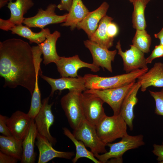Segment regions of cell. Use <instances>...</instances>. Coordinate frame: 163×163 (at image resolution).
<instances>
[{
  "label": "cell",
  "instance_id": "obj_1",
  "mask_svg": "<svg viewBox=\"0 0 163 163\" xmlns=\"http://www.w3.org/2000/svg\"><path fill=\"white\" fill-rule=\"evenodd\" d=\"M36 74L32 47L28 43L15 38L0 42V75L5 80L4 87L21 86L32 95Z\"/></svg>",
  "mask_w": 163,
  "mask_h": 163
},
{
  "label": "cell",
  "instance_id": "obj_2",
  "mask_svg": "<svg viewBox=\"0 0 163 163\" xmlns=\"http://www.w3.org/2000/svg\"><path fill=\"white\" fill-rule=\"evenodd\" d=\"M148 68L139 69L130 72L109 77H103L88 74L83 76L86 90L105 89L124 86L135 81L147 72Z\"/></svg>",
  "mask_w": 163,
  "mask_h": 163
},
{
  "label": "cell",
  "instance_id": "obj_3",
  "mask_svg": "<svg viewBox=\"0 0 163 163\" xmlns=\"http://www.w3.org/2000/svg\"><path fill=\"white\" fill-rule=\"evenodd\" d=\"M127 125L121 116L106 115L96 126L97 135L106 145L128 134Z\"/></svg>",
  "mask_w": 163,
  "mask_h": 163
},
{
  "label": "cell",
  "instance_id": "obj_4",
  "mask_svg": "<svg viewBox=\"0 0 163 163\" xmlns=\"http://www.w3.org/2000/svg\"><path fill=\"white\" fill-rule=\"evenodd\" d=\"M82 92L72 91L63 96L60 103L71 128L74 130L85 119L82 102Z\"/></svg>",
  "mask_w": 163,
  "mask_h": 163
},
{
  "label": "cell",
  "instance_id": "obj_5",
  "mask_svg": "<svg viewBox=\"0 0 163 163\" xmlns=\"http://www.w3.org/2000/svg\"><path fill=\"white\" fill-rule=\"evenodd\" d=\"M145 144L142 135L132 136L127 134L122 137L118 142L107 144L106 146L110 148L108 152L94 156L101 163H105L110 158H122L123 155L127 151L137 148Z\"/></svg>",
  "mask_w": 163,
  "mask_h": 163
},
{
  "label": "cell",
  "instance_id": "obj_6",
  "mask_svg": "<svg viewBox=\"0 0 163 163\" xmlns=\"http://www.w3.org/2000/svg\"><path fill=\"white\" fill-rule=\"evenodd\" d=\"M72 133L77 139L82 141L86 147L90 149L94 155L107 152L106 145L99 137L95 126L86 120L73 130Z\"/></svg>",
  "mask_w": 163,
  "mask_h": 163
},
{
  "label": "cell",
  "instance_id": "obj_7",
  "mask_svg": "<svg viewBox=\"0 0 163 163\" xmlns=\"http://www.w3.org/2000/svg\"><path fill=\"white\" fill-rule=\"evenodd\" d=\"M135 81L123 86L105 89H88L84 91L94 94L108 104L112 109L113 115L120 114L121 107L126 95Z\"/></svg>",
  "mask_w": 163,
  "mask_h": 163
},
{
  "label": "cell",
  "instance_id": "obj_8",
  "mask_svg": "<svg viewBox=\"0 0 163 163\" xmlns=\"http://www.w3.org/2000/svg\"><path fill=\"white\" fill-rule=\"evenodd\" d=\"M57 7L55 4H50L45 10L39 8L35 16L25 18L23 24L29 28H39L42 29L50 24L63 23L66 21L67 13L62 15H57L55 12Z\"/></svg>",
  "mask_w": 163,
  "mask_h": 163
},
{
  "label": "cell",
  "instance_id": "obj_9",
  "mask_svg": "<svg viewBox=\"0 0 163 163\" xmlns=\"http://www.w3.org/2000/svg\"><path fill=\"white\" fill-rule=\"evenodd\" d=\"M82 102L85 119L96 126L106 115L103 106L104 101L92 93L84 91Z\"/></svg>",
  "mask_w": 163,
  "mask_h": 163
},
{
  "label": "cell",
  "instance_id": "obj_10",
  "mask_svg": "<svg viewBox=\"0 0 163 163\" xmlns=\"http://www.w3.org/2000/svg\"><path fill=\"white\" fill-rule=\"evenodd\" d=\"M9 0L8 8L10 11V17L7 20L0 18V28L3 30H11L15 26L22 24L24 15L34 5L33 0Z\"/></svg>",
  "mask_w": 163,
  "mask_h": 163
},
{
  "label": "cell",
  "instance_id": "obj_11",
  "mask_svg": "<svg viewBox=\"0 0 163 163\" xmlns=\"http://www.w3.org/2000/svg\"><path fill=\"white\" fill-rule=\"evenodd\" d=\"M49 99L48 97L43 100L41 107L34 120L38 133L45 137L52 145H55L56 140L50 132V128L54 121L51 110L53 103L49 104Z\"/></svg>",
  "mask_w": 163,
  "mask_h": 163
},
{
  "label": "cell",
  "instance_id": "obj_12",
  "mask_svg": "<svg viewBox=\"0 0 163 163\" xmlns=\"http://www.w3.org/2000/svg\"><path fill=\"white\" fill-rule=\"evenodd\" d=\"M55 64L62 77H78L79 76L78 70L82 68H89L94 72H98L100 69L99 67L93 63L82 61L77 55L71 57H60Z\"/></svg>",
  "mask_w": 163,
  "mask_h": 163
},
{
  "label": "cell",
  "instance_id": "obj_13",
  "mask_svg": "<svg viewBox=\"0 0 163 163\" xmlns=\"http://www.w3.org/2000/svg\"><path fill=\"white\" fill-rule=\"evenodd\" d=\"M125 51H122L120 41L116 46L118 54L122 57L123 62V70L129 73L139 69L148 68L144 53L133 45Z\"/></svg>",
  "mask_w": 163,
  "mask_h": 163
},
{
  "label": "cell",
  "instance_id": "obj_14",
  "mask_svg": "<svg viewBox=\"0 0 163 163\" xmlns=\"http://www.w3.org/2000/svg\"><path fill=\"white\" fill-rule=\"evenodd\" d=\"M84 43L90 51L92 57L93 63L103 69H106L112 72L111 62H113L117 51L115 50H109L90 40L84 41Z\"/></svg>",
  "mask_w": 163,
  "mask_h": 163
},
{
  "label": "cell",
  "instance_id": "obj_15",
  "mask_svg": "<svg viewBox=\"0 0 163 163\" xmlns=\"http://www.w3.org/2000/svg\"><path fill=\"white\" fill-rule=\"evenodd\" d=\"M50 85L51 88L50 97H52L56 90L61 91L68 89L69 91H75L81 92L86 90L83 77L79 75L76 77H62L53 78L44 75L40 73L39 75Z\"/></svg>",
  "mask_w": 163,
  "mask_h": 163
},
{
  "label": "cell",
  "instance_id": "obj_16",
  "mask_svg": "<svg viewBox=\"0 0 163 163\" xmlns=\"http://www.w3.org/2000/svg\"><path fill=\"white\" fill-rule=\"evenodd\" d=\"M31 121L27 113L17 110L8 118L6 123L12 136L18 140H23L28 133Z\"/></svg>",
  "mask_w": 163,
  "mask_h": 163
},
{
  "label": "cell",
  "instance_id": "obj_17",
  "mask_svg": "<svg viewBox=\"0 0 163 163\" xmlns=\"http://www.w3.org/2000/svg\"><path fill=\"white\" fill-rule=\"evenodd\" d=\"M35 144L39 151L38 163H46L56 158L70 159L74 155L73 152L57 151L52 147V145L45 137L37 133Z\"/></svg>",
  "mask_w": 163,
  "mask_h": 163
},
{
  "label": "cell",
  "instance_id": "obj_18",
  "mask_svg": "<svg viewBox=\"0 0 163 163\" xmlns=\"http://www.w3.org/2000/svg\"><path fill=\"white\" fill-rule=\"evenodd\" d=\"M140 87L139 82L135 83L124 99L120 110L119 114L131 131L133 130V121L135 117L133 109L138 101L137 95Z\"/></svg>",
  "mask_w": 163,
  "mask_h": 163
},
{
  "label": "cell",
  "instance_id": "obj_19",
  "mask_svg": "<svg viewBox=\"0 0 163 163\" xmlns=\"http://www.w3.org/2000/svg\"><path fill=\"white\" fill-rule=\"evenodd\" d=\"M108 3L104 2L97 9L89 12L85 18L77 25L78 29L83 30L89 39L97 30L102 18L105 15L108 9Z\"/></svg>",
  "mask_w": 163,
  "mask_h": 163
},
{
  "label": "cell",
  "instance_id": "obj_20",
  "mask_svg": "<svg viewBox=\"0 0 163 163\" xmlns=\"http://www.w3.org/2000/svg\"><path fill=\"white\" fill-rule=\"evenodd\" d=\"M137 79L142 92L150 86L163 87V63H155L152 68Z\"/></svg>",
  "mask_w": 163,
  "mask_h": 163
},
{
  "label": "cell",
  "instance_id": "obj_21",
  "mask_svg": "<svg viewBox=\"0 0 163 163\" xmlns=\"http://www.w3.org/2000/svg\"><path fill=\"white\" fill-rule=\"evenodd\" d=\"M60 36V33L55 30L52 34H47L46 40L38 45L43 55V63L45 65L52 62L55 63L60 58V56L56 51V43Z\"/></svg>",
  "mask_w": 163,
  "mask_h": 163
},
{
  "label": "cell",
  "instance_id": "obj_22",
  "mask_svg": "<svg viewBox=\"0 0 163 163\" xmlns=\"http://www.w3.org/2000/svg\"><path fill=\"white\" fill-rule=\"evenodd\" d=\"M38 131L34 119H31L28 133L22 141L23 149L21 163H34L36 154L34 152V145Z\"/></svg>",
  "mask_w": 163,
  "mask_h": 163
},
{
  "label": "cell",
  "instance_id": "obj_23",
  "mask_svg": "<svg viewBox=\"0 0 163 163\" xmlns=\"http://www.w3.org/2000/svg\"><path fill=\"white\" fill-rule=\"evenodd\" d=\"M89 12L82 0H72L66 21L61 25L62 26H70L71 30H72L76 27L77 24L85 18Z\"/></svg>",
  "mask_w": 163,
  "mask_h": 163
},
{
  "label": "cell",
  "instance_id": "obj_24",
  "mask_svg": "<svg viewBox=\"0 0 163 163\" xmlns=\"http://www.w3.org/2000/svg\"><path fill=\"white\" fill-rule=\"evenodd\" d=\"M111 17L105 15L100 21L98 26L94 33L89 38L99 45L108 49L113 45L114 38L109 37L107 32L108 24L113 20Z\"/></svg>",
  "mask_w": 163,
  "mask_h": 163
},
{
  "label": "cell",
  "instance_id": "obj_25",
  "mask_svg": "<svg viewBox=\"0 0 163 163\" xmlns=\"http://www.w3.org/2000/svg\"><path fill=\"white\" fill-rule=\"evenodd\" d=\"M22 140L13 136H0V150L2 152L21 160L23 154Z\"/></svg>",
  "mask_w": 163,
  "mask_h": 163
},
{
  "label": "cell",
  "instance_id": "obj_26",
  "mask_svg": "<svg viewBox=\"0 0 163 163\" xmlns=\"http://www.w3.org/2000/svg\"><path fill=\"white\" fill-rule=\"evenodd\" d=\"M10 30L13 34H16L27 39L30 43H34L38 45L43 42L46 39V35L50 33L48 28L42 29L39 32H34L29 27L23 25L22 24L15 26Z\"/></svg>",
  "mask_w": 163,
  "mask_h": 163
},
{
  "label": "cell",
  "instance_id": "obj_27",
  "mask_svg": "<svg viewBox=\"0 0 163 163\" xmlns=\"http://www.w3.org/2000/svg\"><path fill=\"white\" fill-rule=\"evenodd\" d=\"M62 129L64 134L73 142L75 147L76 153L75 157L72 160L73 163H76L79 159L82 158H88L95 163H101L96 158L91 151H90L86 149L84 143L77 139L67 128L63 127Z\"/></svg>",
  "mask_w": 163,
  "mask_h": 163
},
{
  "label": "cell",
  "instance_id": "obj_28",
  "mask_svg": "<svg viewBox=\"0 0 163 163\" xmlns=\"http://www.w3.org/2000/svg\"><path fill=\"white\" fill-rule=\"evenodd\" d=\"M36 78L34 89L32 95L31 104L30 109L27 113L31 119H34L40 109L42 103L41 101V93L38 85V76L42 72L40 65L36 66Z\"/></svg>",
  "mask_w": 163,
  "mask_h": 163
},
{
  "label": "cell",
  "instance_id": "obj_29",
  "mask_svg": "<svg viewBox=\"0 0 163 163\" xmlns=\"http://www.w3.org/2000/svg\"><path fill=\"white\" fill-rule=\"evenodd\" d=\"M133 3L134 7L132 14L133 27L136 30H145L146 24L145 11L146 5L141 0H136Z\"/></svg>",
  "mask_w": 163,
  "mask_h": 163
},
{
  "label": "cell",
  "instance_id": "obj_30",
  "mask_svg": "<svg viewBox=\"0 0 163 163\" xmlns=\"http://www.w3.org/2000/svg\"><path fill=\"white\" fill-rule=\"evenodd\" d=\"M152 41L150 35L145 30H136L132 40L133 45L145 53L150 52Z\"/></svg>",
  "mask_w": 163,
  "mask_h": 163
},
{
  "label": "cell",
  "instance_id": "obj_31",
  "mask_svg": "<svg viewBox=\"0 0 163 163\" xmlns=\"http://www.w3.org/2000/svg\"><path fill=\"white\" fill-rule=\"evenodd\" d=\"M149 92L155 102V113L158 115L163 116V88L159 91L149 90Z\"/></svg>",
  "mask_w": 163,
  "mask_h": 163
},
{
  "label": "cell",
  "instance_id": "obj_32",
  "mask_svg": "<svg viewBox=\"0 0 163 163\" xmlns=\"http://www.w3.org/2000/svg\"><path fill=\"white\" fill-rule=\"evenodd\" d=\"M163 56V45L160 44L156 46L150 55L146 58L147 64L151 63L155 59Z\"/></svg>",
  "mask_w": 163,
  "mask_h": 163
},
{
  "label": "cell",
  "instance_id": "obj_33",
  "mask_svg": "<svg viewBox=\"0 0 163 163\" xmlns=\"http://www.w3.org/2000/svg\"><path fill=\"white\" fill-rule=\"evenodd\" d=\"M7 118L6 116L0 115V133L5 136H12L7 125Z\"/></svg>",
  "mask_w": 163,
  "mask_h": 163
},
{
  "label": "cell",
  "instance_id": "obj_34",
  "mask_svg": "<svg viewBox=\"0 0 163 163\" xmlns=\"http://www.w3.org/2000/svg\"><path fill=\"white\" fill-rule=\"evenodd\" d=\"M119 28L116 24L111 22L107 25V35L110 38H114L119 33Z\"/></svg>",
  "mask_w": 163,
  "mask_h": 163
},
{
  "label": "cell",
  "instance_id": "obj_35",
  "mask_svg": "<svg viewBox=\"0 0 163 163\" xmlns=\"http://www.w3.org/2000/svg\"><path fill=\"white\" fill-rule=\"evenodd\" d=\"M153 146V149L152 152L157 156V160L159 162L163 161V145L154 144Z\"/></svg>",
  "mask_w": 163,
  "mask_h": 163
},
{
  "label": "cell",
  "instance_id": "obj_36",
  "mask_svg": "<svg viewBox=\"0 0 163 163\" xmlns=\"http://www.w3.org/2000/svg\"><path fill=\"white\" fill-rule=\"evenodd\" d=\"M18 160L15 157L0 151V163H16Z\"/></svg>",
  "mask_w": 163,
  "mask_h": 163
},
{
  "label": "cell",
  "instance_id": "obj_37",
  "mask_svg": "<svg viewBox=\"0 0 163 163\" xmlns=\"http://www.w3.org/2000/svg\"><path fill=\"white\" fill-rule=\"evenodd\" d=\"M72 0H61L57 8L60 10H66L69 11L71 8Z\"/></svg>",
  "mask_w": 163,
  "mask_h": 163
},
{
  "label": "cell",
  "instance_id": "obj_38",
  "mask_svg": "<svg viewBox=\"0 0 163 163\" xmlns=\"http://www.w3.org/2000/svg\"><path fill=\"white\" fill-rule=\"evenodd\" d=\"M154 36L160 40V44L163 45V27L160 32L154 34Z\"/></svg>",
  "mask_w": 163,
  "mask_h": 163
},
{
  "label": "cell",
  "instance_id": "obj_39",
  "mask_svg": "<svg viewBox=\"0 0 163 163\" xmlns=\"http://www.w3.org/2000/svg\"><path fill=\"white\" fill-rule=\"evenodd\" d=\"M113 159H111L110 160H109V161H108H108H110V162H112V163H122L123 162V159L122 158H113Z\"/></svg>",
  "mask_w": 163,
  "mask_h": 163
},
{
  "label": "cell",
  "instance_id": "obj_40",
  "mask_svg": "<svg viewBox=\"0 0 163 163\" xmlns=\"http://www.w3.org/2000/svg\"><path fill=\"white\" fill-rule=\"evenodd\" d=\"M9 0H0V8H1L8 4Z\"/></svg>",
  "mask_w": 163,
  "mask_h": 163
},
{
  "label": "cell",
  "instance_id": "obj_41",
  "mask_svg": "<svg viewBox=\"0 0 163 163\" xmlns=\"http://www.w3.org/2000/svg\"><path fill=\"white\" fill-rule=\"evenodd\" d=\"M145 4L147 5L151 0H141Z\"/></svg>",
  "mask_w": 163,
  "mask_h": 163
},
{
  "label": "cell",
  "instance_id": "obj_42",
  "mask_svg": "<svg viewBox=\"0 0 163 163\" xmlns=\"http://www.w3.org/2000/svg\"><path fill=\"white\" fill-rule=\"evenodd\" d=\"M136 0H129V1L132 3H133Z\"/></svg>",
  "mask_w": 163,
  "mask_h": 163
},
{
  "label": "cell",
  "instance_id": "obj_43",
  "mask_svg": "<svg viewBox=\"0 0 163 163\" xmlns=\"http://www.w3.org/2000/svg\"><path fill=\"white\" fill-rule=\"evenodd\" d=\"M162 144L163 145V142H162Z\"/></svg>",
  "mask_w": 163,
  "mask_h": 163
}]
</instances>
